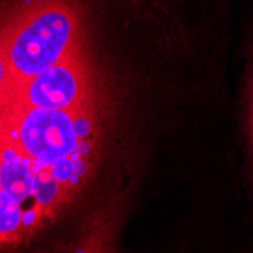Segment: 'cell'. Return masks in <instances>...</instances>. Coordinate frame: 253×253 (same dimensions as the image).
Returning a JSON list of instances; mask_svg holds the SVG:
<instances>
[{
  "instance_id": "ba28073f",
  "label": "cell",
  "mask_w": 253,
  "mask_h": 253,
  "mask_svg": "<svg viewBox=\"0 0 253 253\" xmlns=\"http://www.w3.org/2000/svg\"><path fill=\"white\" fill-rule=\"evenodd\" d=\"M15 89V79L11 70V65L0 38V103H9Z\"/></svg>"
},
{
  "instance_id": "3957f363",
  "label": "cell",
  "mask_w": 253,
  "mask_h": 253,
  "mask_svg": "<svg viewBox=\"0 0 253 253\" xmlns=\"http://www.w3.org/2000/svg\"><path fill=\"white\" fill-rule=\"evenodd\" d=\"M82 50L15 86L9 103L76 111L91 106V89Z\"/></svg>"
},
{
  "instance_id": "7a4b0ae2",
  "label": "cell",
  "mask_w": 253,
  "mask_h": 253,
  "mask_svg": "<svg viewBox=\"0 0 253 253\" xmlns=\"http://www.w3.org/2000/svg\"><path fill=\"white\" fill-rule=\"evenodd\" d=\"M2 133L38 166L70 156H85L96 135L93 106L76 111L8 103Z\"/></svg>"
},
{
  "instance_id": "5b68a950",
  "label": "cell",
  "mask_w": 253,
  "mask_h": 253,
  "mask_svg": "<svg viewBox=\"0 0 253 253\" xmlns=\"http://www.w3.org/2000/svg\"><path fill=\"white\" fill-rule=\"evenodd\" d=\"M67 191L68 190L53 176L47 166L37 164L34 203L38 214L52 212L59 202H62V197Z\"/></svg>"
},
{
  "instance_id": "6da1fadb",
  "label": "cell",
  "mask_w": 253,
  "mask_h": 253,
  "mask_svg": "<svg viewBox=\"0 0 253 253\" xmlns=\"http://www.w3.org/2000/svg\"><path fill=\"white\" fill-rule=\"evenodd\" d=\"M0 38L18 86L81 52V23L65 0H37L17 14Z\"/></svg>"
},
{
  "instance_id": "8992f818",
  "label": "cell",
  "mask_w": 253,
  "mask_h": 253,
  "mask_svg": "<svg viewBox=\"0 0 253 253\" xmlns=\"http://www.w3.org/2000/svg\"><path fill=\"white\" fill-rule=\"evenodd\" d=\"M26 227V212L23 203L0 190V243L18 238Z\"/></svg>"
},
{
  "instance_id": "52a82bcc",
  "label": "cell",
  "mask_w": 253,
  "mask_h": 253,
  "mask_svg": "<svg viewBox=\"0 0 253 253\" xmlns=\"http://www.w3.org/2000/svg\"><path fill=\"white\" fill-rule=\"evenodd\" d=\"M85 166L86 164L84 156H70V158H64L47 167L67 190H72V187H75L76 182L84 176Z\"/></svg>"
},
{
  "instance_id": "30bf717a",
  "label": "cell",
  "mask_w": 253,
  "mask_h": 253,
  "mask_svg": "<svg viewBox=\"0 0 253 253\" xmlns=\"http://www.w3.org/2000/svg\"><path fill=\"white\" fill-rule=\"evenodd\" d=\"M6 108H8V103H0V132H2V126H3V119H5Z\"/></svg>"
},
{
  "instance_id": "9c48e42d",
  "label": "cell",
  "mask_w": 253,
  "mask_h": 253,
  "mask_svg": "<svg viewBox=\"0 0 253 253\" xmlns=\"http://www.w3.org/2000/svg\"><path fill=\"white\" fill-rule=\"evenodd\" d=\"M247 130H249V140H250V147H252V153H253V72H252V79H250V88H249Z\"/></svg>"
},
{
  "instance_id": "277c9868",
  "label": "cell",
  "mask_w": 253,
  "mask_h": 253,
  "mask_svg": "<svg viewBox=\"0 0 253 253\" xmlns=\"http://www.w3.org/2000/svg\"><path fill=\"white\" fill-rule=\"evenodd\" d=\"M37 164L0 133V190L20 203L34 200Z\"/></svg>"
}]
</instances>
